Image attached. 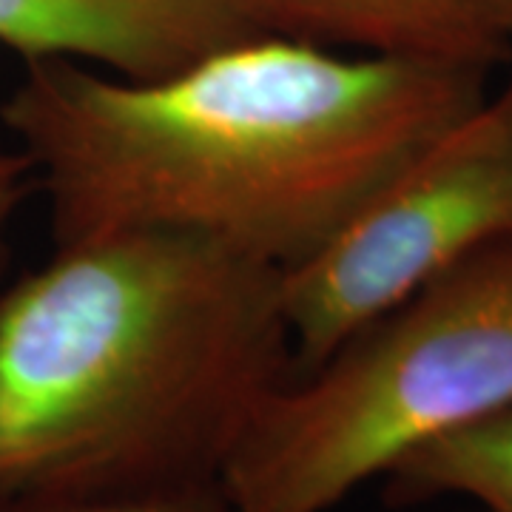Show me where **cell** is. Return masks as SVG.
Instances as JSON below:
<instances>
[{"label": "cell", "mask_w": 512, "mask_h": 512, "mask_svg": "<svg viewBox=\"0 0 512 512\" xmlns=\"http://www.w3.org/2000/svg\"><path fill=\"white\" fill-rule=\"evenodd\" d=\"M510 32H512V0H510Z\"/></svg>", "instance_id": "30bf717a"}, {"label": "cell", "mask_w": 512, "mask_h": 512, "mask_svg": "<svg viewBox=\"0 0 512 512\" xmlns=\"http://www.w3.org/2000/svg\"><path fill=\"white\" fill-rule=\"evenodd\" d=\"M490 72L256 35L151 80L26 60L0 117L55 248L174 231L288 274L473 109Z\"/></svg>", "instance_id": "6da1fadb"}, {"label": "cell", "mask_w": 512, "mask_h": 512, "mask_svg": "<svg viewBox=\"0 0 512 512\" xmlns=\"http://www.w3.org/2000/svg\"><path fill=\"white\" fill-rule=\"evenodd\" d=\"M32 165L23 151H0V271L6 262V237L9 225L18 217V208L32 188Z\"/></svg>", "instance_id": "9c48e42d"}, {"label": "cell", "mask_w": 512, "mask_h": 512, "mask_svg": "<svg viewBox=\"0 0 512 512\" xmlns=\"http://www.w3.org/2000/svg\"><path fill=\"white\" fill-rule=\"evenodd\" d=\"M271 35L362 55L495 69L512 52L510 0H234Z\"/></svg>", "instance_id": "8992f818"}, {"label": "cell", "mask_w": 512, "mask_h": 512, "mask_svg": "<svg viewBox=\"0 0 512 512\" xmlns=\"http://www.w3.org/2000/svg\"><path fill=\"white\" fill-rule=\"evenodd\" d=\"M0 512H237L225 481L77 498H0Z\"/></svg>", "instance_id": "ba28073f"}, {"label": "cell", "mask_w": 512, "mask_h": 512, "mask_svg": "<svg viewBox=\"0 0 512 512\" xmlns=\"http://www.w3.org/2000/svg\"><path fill=\"white\" fill-rule=\"evenodd\" d=\"M382 478L393 507L467 498L484 512H512V404L407 450Z\"/></svg>", "instance_id": "52a82bcc"}, {"label": "cell", "mask_w": 512, "mask_h": 512, "mask_svg": "<svg viewBox=\"0 0 512 512\" xmlns=\"http://www.w3.org/2000/svg\"><path fill=\"white\" fill-rule=\"evenodd\" d=\"M291 379L274 268L174 231L60 245L0 296V498L222 481Z\"/></svg>", "instance_id": "7a4b0ae2"}, {"label": "cell", "mask_w": 512, "mask_h": 512, "mask_svg": "<svg viewBox=\"0 0 512 512\" xmlns=\"http://www.w3.org/2000/svg\"><path fill=\"white\" fill-rule=\"evenodd\" d=\"M512 404V239L367 322L259 407L225 467L237 512H330L424 441Z\"/></svg>", "instance_id": "3957f363"}, {"label": "cell", "mask_w": 512, "mask_h": 512, "mask_svg": "<svg viewBox=\"0 0 512 512\" xmlns=\"http://www.w3.org/2000/svg\"><path fill=\"white\" fill-rule=\"evenodd\" d=\"M512 239V69L325 251L282 274L293 379L487 245Z\"/></svg>", "instance_id": "277c9868"}, {"label": "cell", "mask_w": 512, "mask_h": 512, "mask_svg": "<svg viewBox=\"0 0 512 512\" xmlns=\"http://www.w3.org/2000/svg\"><path fill=\"white\" fill-rule=\"evenodd\" d=\"M256 35L271 32L234 0H0V46L131 80L177 72Z\"/></svg>", "instance_id": "5b68a950"}]
</instances>
